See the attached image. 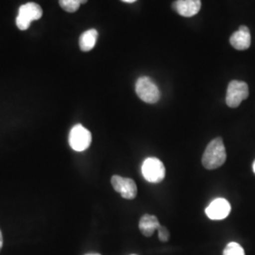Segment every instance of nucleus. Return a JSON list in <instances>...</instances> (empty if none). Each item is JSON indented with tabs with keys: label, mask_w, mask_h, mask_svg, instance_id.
<instances>
[{
	"label": "nucleus",
	"mask_w": 255,
	"mask_h": 255,
	"mask_svg": "<svg viewBox=\"0 0 255 255\" xmlns=\"http://www.w3.org/2000/svg\"><path fill=\"white\" fill-rule=\"evenodd\" d=\"M227 153L221 137H217L208 144L202 155V165L208 169L214 170L220 167L226 162Z\"/></svg>",
	"instance_id": "1"
},
{
	"label": "nucleus",
	"mask_w": 255,
	"mask_h": 255,
	"mask_svg": "<svg viewBox=\"0 0 255 255\" xmlns=\"http://www.w3.org/2000/svg\"><path fill=\"white\" fill-rule=\"evenodd\" d=\"M135 92L141 101L148 104H154L161 98V93L158 86L148 77H140L137 80Z\"/></svg>",
	"instance_id": "2"
},
{
	"label": "nucleus",
	"mask_w": 255,
	"mask_h": 255,
	"mask_svg": "<svg viewBox=\"0 0 255 255\" xmlns=\"http://www.w3.org/2000/svg\"><path fill=\"white\" fill-rule=\"evenodd\" d=\"M42 15L43 10L40 5L34 2H28L19 8L18 15L16 17V26L20 30H26L29 27L32 21L39 20Z\"/></svg>",
	"instance_id": "3"
},
{
	"label": "nucleus",
	"mask_w": 255,
	"mask_h": 255,
	"mask_svg": "<svg viewBox=\"0 0 255 255\" xmlns=\"http://www.w3.org/2000/svg\"><path fill=\"white\" fill-rule=\"evenodd\" d=\"M142 174L147 182L159 183L165 177L164 164L160 159L156 157L146 158L142 164Z\"/></svg>",
	"instance_id": "4"
},
{
	"label": "nucleus",
	"mask_w": 255,
	"mask_h": 255,
	"mask_svg": "<svg viewBox=\"0 0 255 255\" xmlns=\"http://www.w3.org/2000/svg\"><path fill=\"white\" fill-rule=\"evenodd\" d=\"M68 141L72 149L78 152H82L86 150L91 145V132L81 124L75 125L70 130Z\"/></svg>",
	"instance_id": "5"
},
{
	"label": "nucleus",
	"mask_w": 255,
	"mask_h": 255,
	"mask_svg": "<svg viewBox=\"0 0 255 255\" xmlns=\"http://www.w3.org/2000/svg\"><path fill=\"white\" fill-rule=\"evenodd\" d=\"M249 97V86L246 82L232 81L229 83L226 104L231 108H237Z\"/></svg>",
	"instance_id": "6"
},
{
	"label": "nucleus",
	"mask_w": 255,
	"mask_h": 255,
	"mask_svg": "<svg viewBox=\"0 0 255 255\" xmlns=\"http://www.w3.org/2000/svg\"><path fill=\"white\" fill-rule=\"evenodd\" d=\"M112 185L122 198L126 200H133L137 196L136 183L132 179L124 178L119 175H114L111 179Z\"/></svg>",
	"instance_id": "7"
},
{
	"label": "nucleus",
	"mask_w": 255,
	"mask_h": 255,
	"mask_svg": "<svg viewBox=\"0 0 255 255\" xmlns=\"http://www.w3.org/2000/svg\"><path fill=\"white\" fill-rule=\"evenodd\" d=\"M207 217L212 220L226 219L231 213V204L223 198H218L212 201L205 209Z\"/></svg>",
	"instance_id": "8"
},
{
	"label": "nucleus",
	"mask_w": 255,
	"mask_h": 255,
	"mask_svg": "<svg viewBox=\"0 0 255 255\" xmlns=\"http://www.w3.org/2000/svg\"><path fill=\"white\" fill-rule=\"evenodd\" d=\"M201 0H177L173 3V9L183 17H192L201 10Z\"/></svg>",
	"instance_id": "9"
},
{
	"label": "nucleus",
	"mask_w": 255,
	"mask_h": 255,
	"mask_svg": "<svg viewBox=\"0 0 255 255\" xmlns=\"http://www.w3.org/2000/svg\"><path fill=\"white\" fill-rule=\"evenodd\" d=\"M230 43L237 50L248 49L252 43V37L249 27L246 26L239 27V29L230 38Z\"/></svg>",
	"instance_id": "10"
},
{
	"label": "nucleus",
	"mask_w": 255,
	"mask_h": 255,
	"mask_svg": "<svg viewBox=\"0 0 255 255\" xmlns=\"http://www.w3.org/2000/svg\"><path fill=\"white\" fill-rule=\"evenodd\" d=\"M160 226L161 225L158 219L149 214H145L139 221V229L142 235L146 237H151Z\"/></svg>",
	"instance_id": "11"
},
{
	"label": "nucleus",
	"mask_w": 255,
	"mask_h": 255,
	"mask_svg": "<svg viewBox=\"0 0 255 255\" xmlns=\"http://www.w3.org/2000/svg\"><path fill=\"white\" fill-rule=\"evenodd\" d=\"M99 32L97 29L91 28L86 31H84L80 37V48L83 52H88L92 50L98 41Z\"/></svg>",
	"instance_id": "12"
},
{
	"label": "nucleus",
	"mask_w": 255,
	"mask_h": 255,
	"mask_svg": "<svg viewBox=\"0 0 255 255\" xmlns=\"http://www.w3.org/2000/svg\"><path fill=\"white\" fill-rule=\"evenodd\" d=\"M88 0H59V4L67 12L77 11L82 4H85Z\"/></svg>",
	"instance_id": "13"
},
{
	"label": "nucleus",
	"mask_w": 255,
	"mask_h": 255,
	"mask_svg": "<svg viewBox=\"0 0 255 255\" xmlns=\"http://www.w3.org/2000/svg\"><path fill=\"white\" fill-rule=\"evenodd\" d=\"M223 255H245V251L237 242H230L223 251Z\"/></svg>",
	"instance_id": "14"
},
{
	"label": "nucleus",
	"mask_w": 255,
	"mask_h": 255,
	"mask_svg": "<svg viewBox=\"0 0 255 255\" xmlns=\"http://www.w3.org/2000/svg\"><path fill=\"white\" fill-rule=\"evenodd\" d=\"M158 237L159 239L162 241V242H167L170 238V234H169V231L168 229L165 228L164 226H160L158 228Z\"/></svg>",
	"instance_id": "15"
},
{
	"label": "nucleus",
	"mask_w": 255,
	"mask_h": 255,
	"mask_svg": "<svg viewBox=\"0 0 255 255\" xmlns=\"http://www.w3.org/2000/svg\"><path fill=\"white\" fill-rule=\"evenodd\" d=\"M2 246H3V237H2V233L0 231V251L2 249Z\"/></svg>",
	"instance_id": "16"
},
{
	"label": "nucleus",
	"mask_w": 255,
	"mask_h": 255,
	"mask_svg": "<svg viewBox=\"0 0 255 255\" xmlns=\"http://www.w3.org/2000/svg\"><path fill=\"white\" fill-rule=\"evenodd\" d=\"M121 1L126 2V3H133V2H135L137 0H121Z\"/></svg>",
	"instance_id": "17"
},
{
	"label": "nucleus",
	"mask_w": 255,
	"mask_h": 255,
	"mask_svg": "<svg viewBox=\"0 0 255 255\" xmlns=\"http://www.w3.org/2000/svg\"><path fill=\"white\" fill-rule=\"evenodd\" d=\"M253 169H254V172L255 173V161L254 162V164H253Z\"/></svg>",
	"instance_id": "18"
},
{
	"label": "nucleus",
	"mask_w": 255,
	"mask_h": 255,
	"mask_svg": "<svg viewBox=\"0 0 255 255\" xmlns=\"http://www.w3.org/2000/svg\"><path fill=\"white\" fill-rule=\"evenodd\" d=\"M99 255V254H90V255Z\"/></svg>",
	"instance_id": "19"
},
{
	"label": "nucleus",
	"mask_w": 255,
	"mask_h": 255,
	"mask_svg": "<svg viewBox=\"0 0 255 255\" xmlns=\"http://www.w3.org/2000/svg\"></svg>",
	"instance_id": "20"
}]
</instances>
